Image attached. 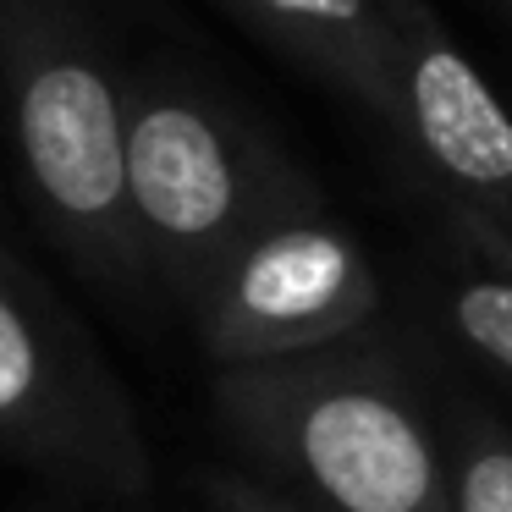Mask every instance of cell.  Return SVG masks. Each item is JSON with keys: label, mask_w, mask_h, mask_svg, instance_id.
Here are the masks:
<instances>
[{"label": "cell", "mask_w": 512, "mask_h": 512, "mask_svg": "<svg viewBox=\"0 0 512 512\" xmlns=\"http://www.w3.org/2000/svg\"><path fill=\"white\" fill-rule=\"evenodd\" d=\"M215 408L281 496L314 512H452V463L408 375L358 336L221 369Z\"/></svg>", "instance_id": "6da1fadb"}, {"label": "cell", "mask_w": 512, "mask_h": 512, "mask_svg": "<svg viewBox=\"0 0 512 512\" xmlns=\"http://www.w3.org/2000/svg\"><path fill=\"white\" fill-rule=\"evenodd\" d=\"M452 512H512V430L463 413L452 435Z\"/></svg>", "instance_id": "ba28073f"}, {"label": "cell", "mask_w": 512, "mask_h": 512, "mask_svg": "<svg viewBox=\"0 0 512 512\" xmlns=\"http://www.w3.org/2000/svg\"><path fill=\"white\" fill-rule=\"evenodd\" d=\"M270 50L397 133V34L380 0H221Z\"/></svg>", "instance_id": "52a82bcc"}, {"label": "cell", "mask_w": 512, "mask_h": 512, "mask_svg": "<svg viewBox=\"0 0 512 512\" xmlns=\"http://www.w3.org/2000/svg\"><path fill=\"white\" fill-rule=\"evenodd\" d=\"M0 452L105 496L149 490V446L127 386L12 248H0Z\"/></svg>", "instance_id": "277c9868"}, {"label": "cell", "mask_w": 512, "mask_h": 512, "mask_svg": "<svg viewBox=\"0 0 512 512\" xmlns=\"http://www.w3.org/2000/svg\"><path fill=\"white\" fill-rule=\"evenodd\" d=\"M375 314L380 276L364 243L325 210H309L259 232L215 276L193 325L215 364L243 369L353 342Z\"/></svg>", "instance_id": "5b68a950"}, {"label": "cell", "mask_w": 512, "mask_h": 512, "mask_svg": "<svg viewBox=\"0 0 512 512\" xmlns=\"http://www.w3.org/2000/svg\"><path fill=\"white\" fill-rule=\"evenodd\" d=\"M507 6H512V0H507Z\"/></svg>", "instance_id": "7c38bea8"}, {"label": "cell", "mask_w": 512, "mask_h": 512, "mask_svg": "<svg viewBox=\"0 0 512 512\" xmlns=\"http://www.w3.org/2000/svg\"><path fill=\"white\" fill-rule=\"evenodd\" d=\"M0 89L50 243L116 298L155 287L127 188V78L94 34L56 0H6Z\"/></svg>", "instance_id": "7a4b0ae2"}, {"label": "cell", "mask_w": 512, "mask_h": 512, "mask_svg": "<svg viewBox=\"0 0 512 512\" xmlns=\"http://www.w3.org/2000/svg\"><path fill=\"white\" fill-rule=\"evenodd\" d=\"M446 221L463 232V243L474 248V254H485L490 259V270H501V276H512V237L501 232L490 215H479V210H468V204H452L446 199Z\"/></svg>", "instance_id": "8fae6325"}, {"label": "cell", "mask_w": 512, "mask_h": 512, "mask_svg": "<svg viewBox=\"0 0 512 512\" xmlns=\"http://www.w3.org/2000/svg\"><path fill=\"white\" fill-rule=\"evenodd\" d=\"M204 501H210V512H314L303 501L281 496V490L259 485V479H243V474H210L204 479Z\"/></svg>", "instance_id": "30bf717a"}, {"label": "cell", "mask_w": 512, "mask_h": 512, "mask_svg": "<svg viewBox=\"0 0 512 512\" xmlns=\"http://www.w3.org/2000/svg\"><path fill=\"white\" fill-rule=\"evenodd\" d=\"M397 34V138L452 204L490 215L512 237V116L479 67L452 45L430 0H380Z\"/></svg>", "instance_id": "8992f818"}, {"label": "cell", "mask_w": 512, "mask_h": 512, "mask_svg": "<svg viewBox=\"0 0 512 512\" xmlns=\"http://www.w3.org/2000/svg\"><path fill=\"white\" fill-rule=\"evenodd\" d=\"M127 188L149 276L188 314L259 232L325 210L309 171L237 105L166 67L127 78Z\"/></svg>", "instance_id": "3957f363"}, {"label": "cell", "mask_w": 512, "mask_h": 512, "mask_svg": "<svg viewBox=\"0 0 512 512\" xmlns=\"http://www.w3.org/2000/svg\"><path fill=\"white\" fill-rule=\"evenodd\" d=\"M446 320L485 364L512 375V276L479 270L446 292Z\"/></svg>", "instance_id": "9c48e42d"}]
</instances>
